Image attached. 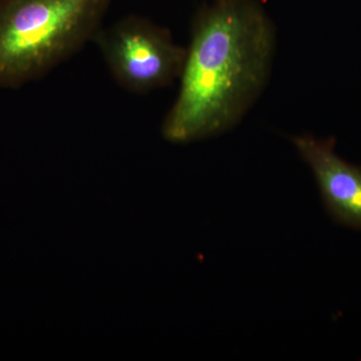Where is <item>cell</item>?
Returning a JSON list of instances; mask_svg holds the SVG:
<instances>
[{"label":"cell","instance_id":"3","mask_svg":"<svg viewBox=\"0 0 361 361\" xmlns=\"http://www.w3.org/2000/svg\"><path fill=\"white\" fill-rule=\"evenodd\" d=\"M116 84L132 94H148L180 78L186 47L153 21L127 16L102 27L94 42Z\"/></svg>","mask_w":361,"mask_h":361},{"label":"cell","instance_id":"4","mask_svg":"<svg viewBox=\"0 0 361 361\" xmlns=\"http://www.w3.org/2000/svg\"><path fill=\"white\" fill-rule=\"evenodd\" d=\"M299 155L310 166L325 209L336 223L361 231V166L336 153V140L304 134L291 137Z\"/></svg>","mask_w":361,"mask_h":361},{"label":"cell","instance_id":"2","mask_svg":"<svg viewBox=\"0 0 361 361\" xmlns=\"http://www.w3.org/2000/svg\"><path fill=\"white\" fill-rule=\"evenodd\" d=\"M111 0H0V89L49 75L103 27Z\"/></svg>","mask_w":361,"mask_h":361},{"label":"cell","instance_id":"1","mask_svg":"<svg viewBox=\"0 0 361 361\" xmlns=\"http://www.w3.org/2000/svg\"><path fill=\"white\" fill-rule=\"evenodd\" d=\"M275 47L274 25L258 0H214L200 9L164 139L187 145L236 127L267 85Z\"/></svg>","mask_w":361,"mask_h":361}]
</instances>
